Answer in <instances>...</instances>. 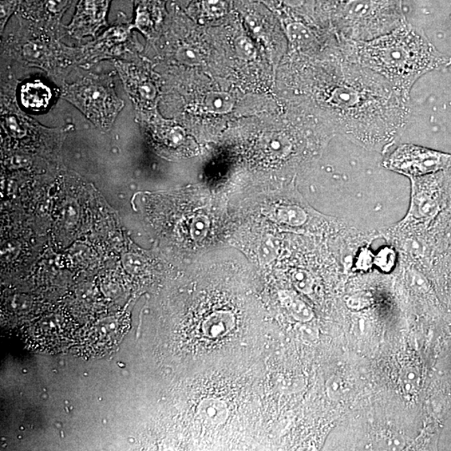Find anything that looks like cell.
<instances>
[{
    "label": "cell",
    "mask_w": 451,
    "mask_h": 451,
    "mask_svg": "<svg viewBox=\"0 0 451 451\" xmlns=\"http://www.w3.org/2000/svg\"><path fill=\"white\" fill-rule=\"evenodd\" d=\"M360 61L385 77L397 88L409 92L414 82L427 71L449 65L424 35L412 28L371 39L359 47Z\"/></svg>",
    "instance_id": "1"
},
{
    "label": "cell",
    "mask_w": 451,
    "mask_h": 451,
    "mask_svg": "<svg viewBox=\"0 0 451 451\" xmlns=\"http://www.w3.org/2000/svg\"><path fill=\"white\" fill-rule=\"evenodd\" d=\"M63 97L103 128L113 123L124 106V102L114 92L110 74L86 75L74 84L66 86Z\"/></svg>",
    "instance_id": "2"
},
{
    "label": "cell",
    "mask_w": 451,
    "mask_h": 451,
    "mask_svg": "<svg viewBox=\"0 0 451 451\" xmlns=\"http://www.w3.org/2000/svg\"><path fill=\"white\" fill-rule=\"evenodd\" d=\"M386 169L409 178L433 175L451 167V154L415 145L399 146L383 162Z\"/></svg>",
    "instance_id": "3"
},
{
    "label": "cell",
    "mask_w": 451,
    "mask_h": 451,
    "mask_svg": "<svg viewBox=\"0 0 451 451\" xmlns=\"http://www.w3.org/2000/svg\"><path fill=\"white\" fill-rule=\"evenodd\" d=\"M433 175L410 178V208L401 223L428 226L440 214L443 206L442 193L437 178Z\"/></svg>",
    "instance_id": "4"
},
{
    "label": "cell",
    "mask_w": 451,
    "mask_h": 451,
    "mask_svg": "<svg viewBox=\"0 0 451 451\" xmlns=\"http://www.w3.org/2000/svg\"><path fill=\"white\" fill-rule=\"evenodd\" d=\"M112 0H79L72 21L67 27L75 38L86 35L96 37L101 28L108 25V17Z\"/></svg>",
    "instance_id": "5"
},
{
    "label": "cell",
    "mask_w": 451,
    "mask_h": 451,
    "mask_svg": "<svg viewBox=\"0 0 451 451\" xmlns=\"http://www.w3.org/2000/svg\"><path fill=\"white\" fill-rule=\"evenodd\" d=\"M74 0H22L19 11L23 17L46 26L57 25Z\"/></svg>",
    "instance_id": "6"
},
{
    "label": "cell",
    "mask_w": 451,
    "mask_h": 451,
    "mask_svg": "<svg viewBox=\"0 0 451 451\" xmlns=\"http://www.w3.org/2000/svg\"><path fill=\"white\" fill-rule=\"evenodd\" d=\"M370 94L366 92H360L357 87L345 86L337 87L332 92L330 101L334 108L343 110L345 116H354L359 110H367L373 105L381 106L382 102L377 101V98H369ZM373 108V106H372Z\"/></svg>",
    "instance_id": "7"
},
{
    "label": "cell",
    "mask_w": 451,
    "mask_h": 451,
    "mask_svg": "<svg viewBox=\"0 0 451 451\" xmlns=\"http://www.w3.org/2000/svg\"><path fill=\"white\" fill-rule=\"evenodd\" d=\"M119 69L130 96L146 103H152L156 100L157 89L152 81L146 79L139 80L132 66L122 65L119 66Z\"/></svg>",
    "instance_id": "8"
},
{
    "label": "cell",
    "mask_w": 451,
    "mask_h": 451,
    "mask_svg": "<svg viewBox=\"0 0 451 451\" xmlns=\"http://www.w3.org/2000/svg\"><path fill=\"white\" fill-rule=\"evenodd\" d=\"M52 93L48 86L39 81L26 83L21 87L22 105L32 112H41L48 108Z\"/></svg>",
    "instance_id": "9"
},
{
    "label": "cell",
    "mask_w": 451,
    "mask_h": 451,
    "mask_svg": "<svg viewBox=\"0 0 451 451\" xmlns=\"http://www.w3.org/2000/svg\"><path fill=\"white\" fill-rule=\"evenodd\" d=\"M203 104L208 112L223 114L232 112L234 99L227 92H212L206 94Z\"/></svg>",
    "instance_id": "10"
},
{
    "label": "cell",
    "mask_w": 451,
    "mask_h": 451,
    "mask_svg": "<svg viewBox=\"0 0 451 451\" xmlns=\"http://www.w3.org/2000/svg\"><path fill=\"white\" fill-rule=\"evenodd\" d=\"M375 9L374 0H350L345 3L344 13L347 21L357 23L371 17Z\"/></svg>",
    "instance_id": "11"
},
{
    "label": "cell",
    "mask_w": 451,
    "mask_h": 451,
    "mask_svg": "<svg viewBox=\"0 0 451 451\" xmlns=\"http://www.w3.org/2000/svg\"><path fill=\"white\" fill-rule=\"evenodd\" d=\"M287 34L290 41L299 47L307 46L312 42V35L308 28L300 23H292L287 28Z\"/></svg>",
    "instance_id": "12"
},
{
    "label": "cell",
    "mask_w": 451,
    "mask_h": 451,
    "mask_svg": "<svg viewBox=\"0 0 451 451\" xmlns=\"http://www.w3.org/2000/svg\"><path fill=\"white\" fill-rule=\"evenodd\" d=\"M397 262V252L393 247H385L374 256V264L383 272H390Z\"/></svg>",
    "instance_id": "13"
},
{
    "label": "cell",
    "mask_w": 451,
    "mask_h": 451,
    "mask_svg": "<svg viewBox=\"0 0 451 451\" xmlns=\"http://www.w3.org/2000/svg\"><path fill=\"white\" fill-rule=\"evenodd\" d=\"M266 146L270 152L277 154V155H287L290 153L292 145L287 137L280 134H272L266 138L265 141Z\"/></svg>",
    "instance_id": "14"
},
{
    "label": "cell",
    "mask_w": 451,
    "mask_h": 451,
    "mask_svg": "<svg viewBox=\"0 0 451 451\" xmlns=\"http://www.w3.org/2000/svg\"><path fill=\"white\" fill-rule=\"evenodd\" d=\"M282 217L284 223L298 227V226L305 223L308 214L299 206H288L283 209Z\"/></svg>",
    "instance_id": "15"
},
{
    "label": "cell",
    "mask_w": 451,
    "mask_h": 451,
    "mask_svg": "<svg viewBox=\"0 0 451 451\" xmlns=\"http://www.w3.org/2000/svg\"><path fill=\"white\" fill-rule=\"evenodd\" d=\"M346 385L342 378L333 376L327 383V394L332 401H339L346 392Z\"/></svg>",
    "instance_id": "16"
},
{
    "label": "cell",
    "mask_w": 451,
    "mask_h": 451,
    "mask_svg": "<svg viewBox=\"0 0 451 451\" xmlns=\"http://www.w3.org/2000/svg\"><path fill=\"white\" fill-rule=\"evenodd\" d=\"M235 48L237 54L245 61H252L256 58L257 50L250 39L241 37L235 41Z\"/></svg>",
    "instance_id": "17"
},
{
    "label": "cell",
    "mask_w": 451,
    "mask_h": 451,
    "mask_svg": "<svg viewBox=\"0 0 451 451\" xmlns=\"http://www.w3.org/2000/svg\"><path fill=\"white\" fill-rule=\"evenodd\" d=\"M177 59L183 64L190 66H199L201 62V55L199 51L190 46H184L178 50Z\"/></svg>",
    "instance_id": "18"
},
{
    "label": "cell",
    "mask_w": 451,
    "mask_h": 451,
    "mask_svg": "<svg viewBox=\"0 0 451 451\" xmlns=\"http://www.w3.org/2000/svg\"><path fill=\"white\" fill-rule=\"evenodd\" d=\"M203 8L209 17L216 18L223 17L228 11L225 0H203Z\"/></svg>",
    "instance_id": "19"
},
{
    "label": "cell",
    "mask_w": 451,
    "mask_h": 451,
    "mask_svg": "<svg viewBox=\"0 0 451 451\" xmlns=\"http://www.w3.org/2000/svg\"><path fill=\"white\" fill-rule=\"evenodd\" d=\"M22 0H1V29L21 5Z\"/></svg>",
    "instance_id": "20"
},
{
    "label": "cell",
    "mask_w": 451,
    "mask_h": 451,
    "mask_svg": "<svg viewBox=\"0 0 451 451\" xmlns=\"http://www.w3.org/2000/svg\"><path fill=\"white\" fill-rule=\"evenodd\" d=\"M418 374L414 368H406L402 374L403 389L405 393H412L417 388Z\"/></svg>",
    "instance_id": "21"
},
{
    "label": "cell",
    "mask_w": 451,
    "mask_h": 451,
    "mask_svg": "<svg viewBox=\"0 0 451 451\" xmlns=\"http://www.w3.org/2000/svg\"><path fill=\"white\" fill-rule=\"evenodd\" d=\"M345 303L350 310H361L370 305L371 300L365 294H354L347 297Z\"/></svg>",
    "instance_id": "22"
},
{
    "label": "cell",
    "mask_w": 451,
    "mask_h": 451,
    "mask_svg": "<svg viewBox=\"0 0 451 451\" xmlns=\"http://www.w3.org/2000/svg\"><path fill=\"white\" fill-rule=\"evenodd\" d=\"M410 283L414 290L418 292H428L429 284L427 280L422 276L421 272L415 270L410 272Z\"/></svg>",
    "instance_id": "23"
},
{
    "label": "cell",
    "mask_w": 451,
    "mask_h": 451,
    "mask_svg": "<svg viewBox=\"0 0 451 451\" xmlns=\"http://www.w3.org/2000/svg\"><path fill=\"white\" fill-rule=\"evenodd\" d=\"M294 283L296 287L303 292H310L312 285V280L310 274L306 272L299 271L294 275Z\"/></svg>",
    "instance_id": "24"
},
{
    "label": "cell",
    "mask_w": 451,
    "mask_h": 451,
    "mask_svg": "<svg viewBox=\"0 0 451 451\" xmlns=\"http://www.w3.org/2000/svg\"><path fill=\"white\" fill-rule=\"evenodd\" d=\"M209 223L207 217H199L192 224V233L195 239H201L207 234Z\"/></svg>",
    "instance_id": "25"
},
{
    "label": "cell",
    "mask_w": 451,
    "mask_h": 451,
    "mask_svg": "<svg viewBox=\"0 0 451 451\" xmlns=\"http://www.w3.org/2000/svg\"><path fill=\"white\" fill-rule=\"evenodd\" d=\"M288 6L292 8H298L303 5L304 0H283Z\"/></svg>",
    "instance_id": "26"
}]
</instances>
